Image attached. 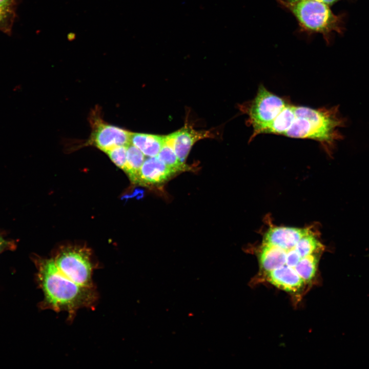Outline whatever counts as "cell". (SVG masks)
Wrapping results in <instances>:
<instances>
[{
	"label": "cell",
	"mask_w": 369,
	"mask_h": 369,
	"mask_svg": "<svg viewBox=\"0 0 369 369\" xmlns=\"http://www.w3.org/2000/svg\"><path fill=\"white\" fill-rule=\"evenodd\" d=\"M76 34L73 32H70L67 34V39L70 41L72 42L76 38Z\"/></svg>",
	"instance_id": "cell-22"
},
{
	"label": "cell",
	"mask_w": 369,
	"mask_h": 369,
	"mask_svg": "<svg viewBox=\"0 0 369 369\" xmlns=\"http://www.w3.org/2000/svg\"><path fill=\"white\" fill-rule=\"evenodd\" d=\"M276 1L293 14L304 31L321 33L325 37L333 31L341 32V17L335 15L329 6L324 3L310 0Z\"/></svg>",
	"instance_id": "cell-3"
},
{
	"label": "cell",
	"mask_w": 369,
	"mask_h": 369,
	"mask_svg": "<svg viewBox=\"0 0 369 369\" xmlns=\"http://www.w3.org/2000/svg\"><path fill=\"white\" fill-rule=\"evenodd\" d=\"M165 136L141 133H132L131 144L147 157L157 156L164 142Z\"/></svg>",
	"instance_id": "cell-12"
},
{
	"label": "cell",
	"mask_w": 369,
	"mask_h": 369,
	"mask_svg": "<svg viewBox=\"0 0 369 369\" xmlns=\"http://www.w3.org/2000/svg\"><path fill=\"white\" fill-rule=\"evenodd\" d=\"M180 173L168 167L157 156L146 158L139 172L135 184L144 186H158L163 184L173 176Z\"/></svg>",
	"instance_id": "cell-7"
},
{
	"label": "cell",
	"mask_w": 369,
	"mask_h": 369,
	"mask_svg": "<svg viewBox=\"0 0 369 369\" xmlns=\"http://www.w3.org/2000/svg\"><path fill=\"white\" fill-rule=\"evenodd\" d=\"M311 231L310 229L294 227H274L270 228L264 235L263 242L280 247L290 249Z\"/></svg>",
	"instance_id": "cell-10"
},
{
	"label": "cell",
	"mask_w": 369,
	"mask_h": 369,
	"mask_svg": "<svg viewBox=\"0 0 369 369\" xmlns=\"http://www.w3.org/2000/svg\"><path fill=\"white\" fill-rule=\"evenodd\" d=\"M295 118L294 106L289 103L265 129L262 134L284 135Z\"/></svg>",
	"instance_id": "cell-13"
},
{
	"label": "cell",
	"mask_w": 369,
	"mask_h": 369,
	"mask_svg": "<svg viewBox=\"0 0 369 369\" xmlns=\"http://www.w3.org/2000/svg\"><path fill=\"white\" fill-rule=\"evenodd\" d=\"M286 253V249L262 242L259 251L258 259L263 274L285 265Z\"/></svg>",
	"instance_id": "cell-11"
},
{
	"label": "cell",
	"mask_w": 369,
	"mask_h": 369,
	"mask_svg": "<svg viewBox=\"0 0 369 369\" xmlns=\"http://www.w3.org/2000/svg\"><path fill=\"white\" fill-rule=\"evenodd\" d=\"M157 157L165 165L180 172L190 169L188 166L179 160L174 150L172 133L165 136L163 145Z\"/></svg>",
	"instance_id": "cell-14"
},
{
	"label": "cell",
	"mask_w": 369,
	"mask_h": 369,
	"mask_svg": "<svg viewBox=\"0 0 369 369\" xmlns=\"http://www.w3.org/2000/svg\"><path fill=\"white\" fill-rule=\"evenodd\" d=\"M36 268V280L44 294L40 308L68 313L72 321L77 312L83 308H93L98 299L95 287L80 285L64 275L52 258H33Z\"/></svg>",
	"instance_id": "cell-1"
},
{
	"label": "cell",
	"mask_w": 369,
	"mask_h": 369,
	"mask_svg": "<svg viewBox=\"0 0 369 369\" xmlns=\"http://www.w3.org/2000/svg\"><path fill=\"white\" fill-rule=\"evenodd\" d=\"M286 2H296V1H304V0H283ZM310 1H315L319 2L322 3H324L328 6L332 5L334 3L337 2L338 1H339L340 0H310Z\"/></svg>",
	"instance_id": "cell-21"
},
{
	"label": "cell",
	"mask_w": 369,
	"mask_h": 369,
	"mask_svg": "<svg viewBox=\"0 0 369 369\" xmlns=\"http://www.w3.org/2000/svg\"><path fill=\"white\" fill-rule=\"evenodd\" d=\"M321 253H316L302 257L294 268L305 284L311 283L315 278Z\"/></svg>",
	"instance_id": "cell-16"
},
{
	"label": "cell",
	"mask_w": 369,
	"mask_h": 369,
	"mask_svg": "<svg viewBox=\"0 0 369 369\" xmlns=\"http://www.w3.org/2000/svg\"><path fill=\"white\" fill-rule=\"evenodd\" d=\"M263 279L276 287L297 295L305 283L293 268L283 265L263 274Z\"/></svg>",
	"instance_id": "cell-8"
},
{
	"label": "cell",
	"mask_w": 369,
	"mask_h": 369,
	"mask_svg": "<svg viewBox=\"0 0 369 369\" xmlns=\"http://www.w3.org/2000/svg\"><path fill=\"white\" fill-rule=\"evenodd\" d=\"M14 242L5 239L0 233V254L6 250H12L15 248Z\"/></svg>",
	"instance_id": "cell-19"
},
{
	"label": "cell",
	"mask_w": 369,
	"mask_h": 369,
	"mask_svg": "<svg viewBox=\"0 0 369 369\" xmlns=\"http://www.w3.org/2000/svg\"><path fill=\"white\" fill-rule=\"evenodd\" d=\"M59 271L80 285L95 287L93 273L96 265L90 251L78 247H67L58 250L52 258Z\"/></svg>",
	"instance_id": "cell-5"
},
{
	"label": "cell",
	"mask_w": 369,
	"mask_h": 369,
	"mask_svg": "<svg viewBox=\"0 0 369 369\" xmlns=\"http://www.w3.org/2000/svg\"><path fill=\"white\" fill-rule=\"evenodd\" d=\"M19 0H0V6L16 9V6Z\"/></svg>",
	"instance_id": "cell-20"
},
{
	"label": "cell",
	"mask_w": 369,
	"mask_h": 369,
	"mask_svg": "<svg viewBox=\"0 0 369 369\" xmlns=\"http://www.w3.org/2000/svg\"><path fill=\"white\" fill-rule=\"evenodd\" d=\"M289 104L286 99L260 85L255 97L239 107L240 110L248 116L247 123L253 128L250 141L256 136L262 134L265 129Z\"/></svg>",
	"instance_id": "cell-4"
},
{
	"label": "cell",
	"mask_w": 369,
	"mask_h": 369,
	"mask_svg": "<svg viewBox=\"0 0 369 369\" xmlns=\"http://www.w3.org/2000/svg\"><path fill=\"white\" fill-rule=\"evenodd\" d=\"M294 111L295 119L284 136L316 140L331 155L336 143L343 139L339 129L346 125L339 107L314 109L294 106Z\"/></svg>",
	"instance_id": "cell-2"
},
{
	"label": "cell",
	"mask_w": 369,
	"mask_h": 369,
	"mask_svg": "<svg viewBox=\"0 0 369 369\" xmlns=\"http://www.w3.org/2000/svg\"><path fill=\"white\" fill-rule=\"evenodd\" d=\"M172 135L175 152L182 163H184L190 150L197 141L214 137L211 131H196L187 125L172 133Z\"/></svg>",
	"instance_id": "cell-9"
},
{
	"label": "cell",
	"mask_w": 369,
	"mask_h": 369,
	"mask_svg": "<svg viewBox=\"0 0 369 369\" xmlns=\"http://www.w3.org/2000/svg\"><path fill=\"white\" fill-rule=\"evenodd\" d=\"M127 147L125 146H117L105 152L112 162L122 170L126 163Z\"/></svg>",
	"instance_id": "cell-18"
},
{
	"label": "cell",
	"mask_w": 369,
	"mask_h": 369,
	"mask_svg": "<svg viewBox=\"0 0 369 369\" xmlns=\"http://www.w3.org/2000/svg\"><path fill=\"white\" fill-rule=\"evenodd\" d=\"M145 156L139 149L132 144L127 146L126 163L123 171L134 183L146 159Z\"/></svg>",
	"instance_id": "cell-15"
},
{
	"label": "cell",
	"mask_w": 369,
	"mask_h": 369,
	"mask_svg": "<svg viewBox=\"0 0 369 369\" xmlns=\"http://www.w3.org/2000/svg\"><path fill=\"white\" fill-rule=\"evenodd\" d=\"M295 248L300 255L304 257L316 253L322 252L323 245L311 231L298 241Z\"/></svg>",
	"instance_id": "cell-17"
},
{
	"label": "cell",
	"mask_w": 369,
	"mask_h": 369,
	"mask_svg": "<svg viewBox=\"0 0 369 369\" xmlns=\"http://www.w3.org/2000/svg\"><path fill=\"white\" fill-rule=\"evenodd\" d=\"M92 132L87 144L93 145L104 152L117 146L131 144L132 132L104 121L95 113L91 117Z\"/></svg>",
	"instance_id": "cell-6"
}]
</instances>
